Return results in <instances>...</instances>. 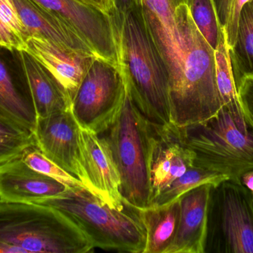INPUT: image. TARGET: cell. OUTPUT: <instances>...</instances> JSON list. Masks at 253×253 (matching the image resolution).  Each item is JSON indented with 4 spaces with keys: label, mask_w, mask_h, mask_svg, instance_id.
<instances>
[{
    "label": "cell",
    "mask_w": 253,
    "mask_h": 253,
    "mask_svg": "<svg viewBox=\"0 0 253 253\" xmlns=\"http://www.w3.org/2000/svg\"><path fill=\"white\" fill-rule=\"evenodd\" d=\"M111 14L118 34L120 68L131 100L150 123H172L168 70L141 8Z\"/></svg>",
    "instance_id": "cell-1"
},
{
    "label": "cell",
    "mask_w": 253,
    "mask_h": 253,
    "mask_svg": "<svg viewBox=\"0 0 253 253\" xmlns=\"http://www.w3.org/2000/svg\"><path fill=\"white\" fill-rule=\"evenodd\" d=\"M175 21L182 40L181 82L169 96L170 120L177 127L200 123L222 106L216 83L215 50L196 27L188 5L180 4Z\"/></svg>",
    "instance_id": "cell-2"
},
{
    "label": "cell",
    "mask_w": 253,
    "mask_h": 253,
    "mask_svg": "<svg viewBox=\"0 0 253 253\" xmlns=\"http://www.w3.org/2000/svg\"><path fill=\"white\" fill-rule=\"evenodd\" d=\"M180 131L194 154L195 166L238 182L253 169V124L239 100L222 105L210 118Z\"/></svg>",
    "instance_id": "cell-3"
},
{
    "label": "cell",
    "mask_w": 253,
    "mask_h": 253,
    "mask_svg": "<svg viewBox=\"0 0 253 253\" xmlns=\"http://www.w3.org/2000/svg\"><path fill=\"white\" fill-rule=\"evenodd\" d=\"M84 233L56 208L0 201V253H86Z\"/></svg>",
    "instance_id": "cell-4"
},
{
    "label": "cell",
    "mask_w": 253,
    "mask_h": 253,
    "mask_svg": "<svg viewBox=\"0 0 253 253\" xmlns=\"http://www.w3.org/2000/svg\"><path fill=\"white\" fill-rule=\"evenodd\" d=\"M38 204L62 212L84 233L94 248L120 253L145 251L147 232L141 211L128 203L124 209H114L85 187H74Z\"/></svg>",
    "instance_id": "cell-5"
},
{
    "label": "cell",
    "mask_w": 253,
    "mask_h": 253,
    "mask_svg": "<svg viewBox=\"0 0 253 253\" xmlns=\"http://www.w3.org/2000/svg\"><path fill=\"white\" fill-rule=\"evenodd\" d=\"M103 134L120 173L121 193L125 202L138 209L150 207L151 123L132 102L126 89L121 110Z\"/></svg>",
    "instance_id": "cell-6"
},
{
    "label": "cell",
    "mask_w": 253,
    "mask_h": 253,
    "mask_svg": "<svg viewBox=\"0 0 253 253\" xmlns=\"http://www.w3.org/2000/svg\"><path fill=\"white\" fill-rule=\"evenodd\" d=\"M205 253H253V195L242 183L211 187Z\"/></svg>",
    "instance_id": "cell-7"
},
{
    "label": "cell",
    "mask_w": 253,
    "mask_h": 253,
    "mask_svg": "<svg viewBox=\"0 0 253 253\" xmlns=\"http://www.w3.org/2000/svg\"><path fill=\"white\" fill-rule=\"evenodd\" d=\"M126 95L120 67L95 57L73 98L71 111L80 127L101 135L118 115Z\"/></svg>",
    "instance_id": "cell-8"
},
{
    "label": "cell",
    "mask_w": 253,
    "mask_h": 253,
    "mask_svg": "<svg viewBox=\"0 0 253 253\" xmlns=\"http://www.w3.org/2000/svg\"><path fill=\"white\" fill-rule=\"evenodd\" d=\"M56 16L96 57L120 65L118 34L112 14L84 0H33Z\"/></svg>",
    "instance_id": "cell-9"
},
{
    "label": "cell",
    "mask_w": 253,
    "mask_h": 253,
    "mask_svg": "<svg viewBox=\"0 0 253 253\" xmlns=\"http://www.w3.org/2000/svg\"><path fill=\"white\" fill-rule=\"evenodd\" d=\"M39 150L98 196L86 170L80 147V126L71 108L37 117L33 132ZM99 197V196H98Z\"/></svg>",
    "instance_id": "cell-10"
},
{
    "label": "cell",
    "mask_w": 253,
    "mask_h": 253,
    "mask_svg": "<svg viewBox=\"0 0 253 253\" xmlns=\"http://www.w3.org/2000/svg\"><path fill=\"white\" fill-rule=\"evenodd\" d=\"M153 132L150 177L152 201L193 166L194 154L186 145L180 128L151 123Z\"/></svg>",
    "instance_id": "cell-11"
},
{
    "label": "cell",
    "mask_w": 253,
    "mask_h": 253,
    "mask_svg": "<svg viewBox=\"0 0 253 253\" xmlns=\"http://www.w3.org/2000/svg\"><path fill=\"white\" fill-rule=\"evenodd\" d=\"M80 147L86 170L98 196L114 209L126 206L111 147L102 135L80 127Z\"/></svg>",
    "instance_id": "cell-12"
},
{
    "label": "cell",
    "mask_w": 253,
    "mask_h": 253,
    "mask_svg": "<svg viewBox=\"0 0 253 253\" xmlns=\"http://www.w3.org/2000/svg\"><path fill=\"white\" fill-rule=\"evenodd\" d=\"M21 157L0 167L1 202L40 203L61 196L69 188L65 184L34 170Z\"/></svg>",
    "instance_id": "cell-13"
},
{
    "label": "cell",
    "mask_w": 253,
    "mask_h": 253,
    "mask_svg": "<svg viewBox=\"0 0 253 253\" xmlns=\"http://www.w3.org/2000/svg\"><path fill=\"white\" fill-rule=\"evenodd\" d=\"M27 51L44 65L65 88L71 102L96 56L37 37L27 40Z\"/></svg>",
    "instance_id": "cell-14"
},
{
    "label": "cell",
    "mask_w": 253,
    "mask_h": 253,
    "mask_svg": "<svg viewBox=\"0 0 253 253\" xmlns=\"http://www.w3.org/2000/svg\"><path fill=\"white\" fill-rule=\"evenodd\" d=\"M212 185L202 184L179 197L178 230L165 253H205L208 201Z\"/></svg>",
    "instance_id": "cell-15"
},
{
    "label": "cell",
    "mask_w": 253,
    "mask_h": 253,
    "mask_svg": "<svg viewBox=\"0 0 253 253\" xmlns=\"http://www.w3.org/2000/svg\"><path fill=\"white\" fill-rule=\"evenodd\" d=\"M16 52L29 86L37 117L70 109L71 99L52 73L26 50Z\"/></svg>",
    "instance_id": "cell-16"
},
{
    "label": "cell",
    "mask_w": 253,
    "mask_h": 253,
    "mask_svg": "<svg viewBox=\"0 0 253 253\" xmlns=\"http://www.w3.org/2000/svg\"><path fill=\"white\" fill-rule=\"evenodd\" d=\"M0 118L33 132L37 115L22 72L16 74L0 56Z\"/></svg>",
    "instance_id": "cell-17"
},
{
    "label": "cell",
    "mask_w": 253,
    "mask_h": 253,
    "mask_svg": "<svg viewBox=\"0 0 253 253\" xmlns=\"http://www.w3.org/2000/svg\"><path fill=\"white\" fill-rule=\"evenodd\" d=\"M26 28L28 39L43 38L78 51L91 53V49L56 16L33 0H13ZM95 56V55H94Z\"/></svg>",
    "instance_id": "cell-18"
},
{
    "label": "cell",
    "mask_w": 253,
    "mask_h": 253,
    "mask_svg": "<svg viewBox=\"0 0 253 253\" xmlns=\"http://www.w3.org/2000/svg\"><path fill=\"white\" fill-rule=\"evenodd\" d=\"M147 232L144 253H165L175 239L179 223V199L160 206L140 209Z\"/></svg>",
    "instance_id": "cell-19"
},
{
    "label": "cell",
    "mask_w": 253,
    "mask_h": 253,
    "mask_svg": "<svg viewBox=\"0 0 253 253\" xmlns=\"http://www.w3.org/2000/svg\"><path fill=\"white\" fill-rule=\"evenodd\" d=\"M228 54L238 91L245 77H253V0L241 11L236 40Z\"/></svg>",
    "instance_id": "cell-20"
},
{
    "label": "cell",
    "mask_w": 253,
    "mask_h": 253,
    "mask_svg": "<svg viewBox=\"0 0 253 253\" xmlns=\"http://www.w3.org/2000/svg\"><path fill=\"white\" fill-rule=\"evenodd\" d=\"M228 178L222 174L208 170L199 166H192L187 172L175 179L168 188L152 201L150 206H160L172 203L183 194L202 184L216 185Z\"/></svg>",
    "instance_id": "cell-21"
},
{
    "label": "cell",
    "mask_w": 253,
    "mask_h": 253,
    "mask_svg": "<svg viewBox=\"0 0 253 253\" xmlns=\"http://www.w3.org/2000/svg\"><path fill=\"white\" fill-rule=\"evenodd\" d=\"M26 28L13 0H0V48L7 50H26Z\"/></svg>",
    "instance_id": "cell-22"
},
{
    "label": "cell",
    "mask_w": 253,
    "mask_h": 253,
    "mask_svg": "<svg viewBox=\"0 0 253 253\" xmlns=\"http://www.w3.org/2000/svg\"><path fill=\"white\" fill-rule=\"evenodd\" d=\"M187 5L198 29L215 50L226 37L218 20L213 0H188Z\"/></svg>",
    "instance_id": "cell-23"
},
{
    "label": "cell",
    "mask_w": 253,
    "mask_h": 253,
    "mask_svg": "<svg viewBox=\"0 0 253 253\" xmlns=\"http://www.w3.org/2000/svg\"><path fill=\"white\" fill-rule=\"evenodd\" d=\"M36 145L33 132L0 118V167Z\"/></svg>",
    "instance_id": "cell-24"
},
{
    "label": "cell",
    "mask_w": 253,
    "mask_h": 253,
    "mask_svg": "<svg viewBox=\"0 0 253 253\" xmlns=\"http://www.w3.org/2000/svg\"><path fill=\"white\" fill-rule=\"evenodd\" d=\"M21 158L28 166L32 168L34 170L65 184L69 188L85 187L82 181L64 170L54 162L47 158L39 150L37 145L28 149L22 154Z\"/></svg>",
    "instance_id": "cell-25"
},
{
    "label": "cell",
    "mask_w": 253,
    "mask_h": 253,
    "mask_svg": "<svg viewBox=\"0 0 253 253\" xmlns=\"http://www.w3.org/2000/svg\"><path fill=\"white\" fill-rule=\"evenodd\" d=\"M215 58L217 87L221 105L239 101V94L233 78L226 39L223 40L215 49Z\"/></svg>",
    "instance_id": "cell-26"
},
{
    "label": "cell",
    "mask_w": 253,
    "mask_h": 253,
    "mask_svg": "<svg viewBox=\"0 0 253 253\" xmlns=\"http://www.w3.org/2000/svg\"><path fill=\"white\" fill-rule=\"evenodd\" d=\"M251 1L252 0H229L228 16L224 29L228 49L234 45L241 11L244 6Z\"/></svg>",
    "instance_id": "cell-27"
},
{
    "label": "cell",
    "mask_w": 253,
    "mask_h": 253,
    "mask_svg": "<svg viewBox=\"0 0 253 253\" xmlns=\"http://www.w3.org/2000/svg\"><path fill=\"white\" fill-rule=\"evenodd\" d=\"M238 94L242 108L253 124V77H245L242 80Z\"/></svg>",
    "instance_id": "cell-28"
},
{
    "label": "cell",
    "mask_w": 253,
    "mask_h": 253,
    "mask_svg": "<svg viewBox=\"0 0 253 253\" xmlns=\"http://www.w3.org/2000/svg\"><path fill=\"white\" fill-rule=\"evenodd\" d=\"M112 1L114 3V10L121 13L142 7L141 0H112Z\"/></svg>",
    "instance_id": "cell-29"
},
{
    "label": "cell",
    "mask_w": 253,
    "mask_h": 253,
    "mask_svg": "<svg viewBox=\"0 0 253 253\" xmlns=\"http://www.w3.org/2000/svg\"><path fill=\"white\" fill-rule=\"evenodd\" d=\"M221 28L224 29L228 16L229 0H213Z\"/></svg>",
    "instance_id": "cell-30"
},
{
    "label": "cell",
    "mask_w": 253,
    "mask_h": 253,
    "mask_svg": "<svg viewBox=\"0 0 253 253\" xmlns=\"http://www.w3.org/2000/svg\"><path fill=\"white\" fill-rule=\"evenodd\" d=\"M84 1L94 4L109 13H112L114 11V5L112 0H84Z\"/></svg>",
    "instance_id": "cell-31"
},
{
    "label": "cell",
    "mask_w": 253,
    "mask_h": 253,
    "mask_svg": "<svg viewBox=\"0 0 253 253\" xmlns=\"http://www.w3.org/2000/svg\"><path fill=\"white\" fill-rule=\"evenodd\" d=\"M241 183L246 187L253 195V169L242 175Z\"/></svg>",
    "instance_id": "cell-32"
}]
</instances>
